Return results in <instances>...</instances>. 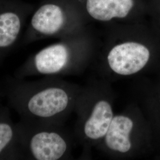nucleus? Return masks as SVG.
Masks as SVG:
<instances>
[{
	"instance_id": "1",
	"label": "nucleus",
	"mask_w": 160,
	"mask_h": 160,
	"mask_svg": "<svg viewBox=\"0 0 160 160\" xmlns=\"http://www.w3.org/2000/svg\"><path fill=\"white\" fill-rule=\"evenodd\" d=\"M34 81L8 80L3 96L21 120L36 123L63 125L75 108L82 87L57 77Z\"/></svg>"
},
{
	"instance_id": "2",
	"label": "nucleus",
	"mask_w": 160,
	"mask_h": 160,
	"mask_svg": "<svg viewBox=\"0 0 160 160\" xmlns=\"http://www.w3.org/2000/svg\"><path fill=\"white\" fill-rule=\"evenodd\" d=\"M100 56L106 76L132 77L142 72L154 55V39L143 22L108 26Z\"/></svg>"
},
{
	"instance_id": "3",
	"label": "nucleus",
	"mask_w": 160,
	"mask_h": 160,
	"mask_svg": "<svg viewBox=\"0 0 160 160\" xmlns=\"http://www.w3.org/2000/svg\"><path fill=\"white\" fill-rule=\"evenodd\" d=\"M95 50L94 39L86 30L61 39L38 52L18 70L17 78L79 74L91 62Z\"/></svg>"
},
{
	"instance_id": "4",
	"label": "nucleus",
	"mask_w": 160,
	"mask_h": 160,
	"mask_svg": "<svg viewBox=\"0 0 160 160\" xmlns=\"http://www.w3.org/2000/svg\"><path fill=\"white\" fill-rule=\"evenodd\" d=\"M114 93L108 80H96L82 87L74 112L75 135L85 151L96 147L114 117Z\"/></svg>"
},
{
	"instance_id": "5",
	"label": "nucleus",
	"mask_w": 160,
	"mask_h": 160,
	"mask_svg": "<svg viewBox=\"0 0 160 160\" xmlns=\"http://www.w3.org/2000/svg\"><path fill=\"white\" fill-rule=\"evenodd\" d=\"M32 15L24 44L51 38L61 39L87 30V22L73 0H45Z\"/></svg>"
},
{
	"instance_id": "6",
	"label": "nucleus",
	"mask_w": 160,
	"mask_h": 160,
	"mask_svg": "<svg viewBox=\"0 0 160 160\" xmlns=\"http://www.w3.org/2000/svg\"><path fill=\"white\" fill-rule=\"evenodd\" d=\"M18 158L36 160L69 159L73 139L63 125L17 123Z\"/></svg>"
},
{
	"instance_id": "7",
	"label": "nucleus",
	"mask_w": 160,
	"mask_h": 160,
	"mask_svg": "<svg viewBox=\"0 0 160 160\" xmlns=\"http://www.w3.org/2000/svg\"><path fill=\"white\" fill-rule=\"evenodd\" d=\"M147 137L142 114L133 102L114 114L106 134L96 148L113 158H133L141 153Z\"/></svg>"
},
{
	"instance_id": "8",
	"label": "nucleus",
	"mask_w": 160,
	"mask_h": 160,
	"mask_svg": "<svg viewBox=\"0 0 160 160\" xmlns=\"http://www.w3.org/2000/svg\"><path fill=\"white\" fill-rule=\"evenodd\" d=\"M87 23L108 26L143 22L148 16L145 0H73Z\"/></svg>"
},
{
	"instance_id": "9",
	"label": "nucleus",
	"mask_w": 160,
	"mask_h": 160,
	"mask_svg": "<svg viewBox=\"0 0 160 160\" xmlns=\"http://www.w3.org/2000/svg\"><path fill=\"white\" fill-rule=\"evenodd\" d=\"M33 5L20 0H0V59L17 43Z\"/></svg>"
},
{
	"instance_id": "10",
	"label": "nucleus",
	"mask_w": 160,
	"mask_h": 160,
	"mask_svg": "<svg viewBox=\"0 0 160 160\" xmlns=\"http://www.w3.org/2000/svg\"><path fill=\"white\" fill-rule=\"evenodd\" d=\"M17 124L7 110L0 106V160L18 159Z\"/></svg>"
},
{
	"instance_id": "11",
	"label": "nucleus",
	"mask_w": 160,
	"mask_h": 160,
	"mask_svg": "<svg viewBox=\"0 0 160 160\" xmlns=\"http://www.w3.org/2000/svg\"><path fill=\"white\" fill-rule=\"evenodd\" d=\"M148 16L157 30L160 31V0H148Z\"/></svg>"
},
{
	"instance_id": "12",
	"label": "nucleus",
	"mask_w": 160,
	"mask_h": 160,
	"mask_svg": "<svg viewBox=\"0 0 160 160\" xmlns=\"http://www.w3.org/2000/svg\"><path fill=\"white\" fill-rule=\"evenodd\" d=\"M159 119H160V115H159Z\"/></svg>"
}]
</instances>
